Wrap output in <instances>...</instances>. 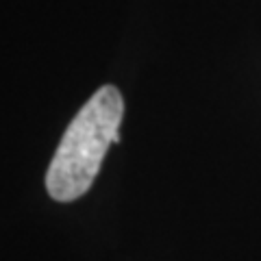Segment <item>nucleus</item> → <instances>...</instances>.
<instances>
[{
    "label": "nucleus",
    "mask_w": 261,
    "mask_h": 261,
    "mask_svg": "<svg viewBox=\"0 0 261 261\" xmlns=\"http://www.w3.org/2000/svg\"><path fill=\"white\" fill-rule=\"evenodd\" d=\"M122 116L124 100L113 85H102L83 105L48 166L46 187L55 200L72 202L92 187L109 146L120 142Z\"/></svg>",
    "instance_id": "f257e3e1"
}]
</instances>
